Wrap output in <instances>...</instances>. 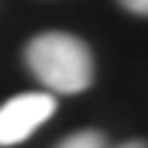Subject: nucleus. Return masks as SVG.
Masks as SVG:
<instances>
[{"label": "nucleus", "mask_w": 148, "mask_h": 148, "mask_svg": "<svg viewBox=\"0 0 148 148\" xmlns=\"http://www.w3.org/2000/svg\"><path fill=\"white\" fill-rule=\"evenodd\" d=\"M24 64L55 94H82L94 85V55L88 42L64 30H45L27 42Z\"/></svg>", "instance_id": "f257e3e1"}, {"label": "nucleus", "mask_w": 148, "mask_h": 148, "mask_svg": "<svg viewBox=\"0 0 148 148\" xmlns=\"http://www.w3.org/2000/svg\"><path fill=\"white\" fill-rule=\"evenodd\" d=\"M58 103L51 94L33 91V94H18L0 106V148L18 145L36 133L45 121L55 115Z\"/></svg>", "instance_id": "f03ea898"}, {"label": "nucleus", "mask_w": 148, "mask_h": 148, "mask_svg": "<svg viewBox=\"0 0 148 148\" xmlns=\"http://www.w3.org/2000/svg\"><path fill=\"white\" fill-rule=\"evenodd\" d=\"M106 145H109L106 133H100V130H79V133H73V136H66L58 148H106Z\"/></svg>", "instance_id": "7ed1b4c3"}, {"label": "nucleus", "mask_w": 148, "mask_h": 148, "mask_svg": "<svg viewBox=\"0 0 148 148\" xmlns=\"http://www.w3.org/2000/svg\"><path fill=\"white\" fill-rule=\"evenodd\" d=\"M121 6L133 15H148V0H121Z\"/></svg>", "instance_id": "20e7f679"}, {"label": "nucleus", "mask_w": 148, "mask_h": 148, "mask_svg": "<svg viewBox=\"0 0 148 148\" xmlns=\"http://www.w3.org/2000/svg\"><path fill=\"white\" fill-rule=\"evenodd\" d=\"M106 148H148V142H142V139H130V142H121V145H106Z\"/></svg>", "instance_id": "39448f33"}]
</instances>
